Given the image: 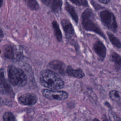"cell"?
Listing matches in <instances>:
<instances>
[{"instance_id":"1","label":"cell","mask_w":121,"mask_h":121,"mask_svg":"<svg viewBox=\"0 0 121 121\" xmlns=\"http://www.w3.org/2000/svg\"><path fill=\"white\" fill-rule=\"evenodd\" d=\"M40 81L43 86L51 89H60L64 86L63 80L51 70L42 71L40 75Z\"/></svg>"},{"instance_id":"2","label":"cell","mask_w":121,"mask_h":121,"mask_svg":"<svg viewBox=\"0 0 121 121\" xmlns=\"http://www.w3.org/2000/svg\"><path fill=\"white\" fill-rule=\"evenodd\" d=\"M81 19L83 27L86 30L95 33L106 40L105 35L96 23L91 10L90 9L85 10L82 14Z\"/></svg>"},{"instance_id":"3","label":"cell","mask_w":121,"mask_h":121,"mask_svg":"<svg viewBox=\"0 0 121 121\" xmlns=\"http://www.w3.org/2000/svg\"><path fill=\"white\" fill-rule=\"evenodd\" d=\"M8 75L9 82L14 86L23 87L26 83V76L23 70L20 68L14 66H9Z\"/></svg>"},{"instance_id":"4","label":"cell","mask_w":121,"mask_h":121,"mask_svg":"<svg viewBox=\"0 0 121 121\" xmlns=\"http://www.w3.org/2000/svg\"><path fill=\"white\" fill-rule=\"evenodd\" d=\"M100 17L103 24L110 30L115 32L117 29V24L115 17L111 11L104 10L100 13Z\"/></svg>"},{"instance_id":"5","label":"cell","mask_w":121,"mask_h":121,"mask_svg":"<svg viewBox=\"0 0 121 121\" xmlns=\"http://www.w3.org/2000/svg\"><path fill=\"white\" fill-rule=\"evenodd\" d=\"M43 96L50 100H63L68 97V94L63 91H55L50 89H43L42 91Z\"/></svg>"},{"instance_id":"6","label":"cell","mask_w":121,"mask_h":121,"mask_svg":"<svg viewBox=\"0 0 121 121\" xmlns=\"http://www.w3.org/2000/svg\"><path fill=\"white\" fill-rule=\"evenodd\" d=\"M3 56L10 60H19L22 58V53L15 47L10 45H5L2 48Z\"/></svg>"},{"instance_id":"7","label":"cell","mask_w":121,"mask_h":121,"mask_svg":"<svg viewBox=\"0 0 121 121\" xmlns=\"http://www.w3.org/2000/svg\"><path fill=\"white\" fill-rule=\"evenodd\" d=\"M18 101L21 104L25 105H32L36 103L37 98L34 94L26 93L19 96Z\"/></svg>"},{"instance_id":"8","label":"cell","mask_w":121,"mask_h":121,"mask_svg":"<svg viewBox=\"0 0 121 121\" xmlns=\"http://www.w3.org/2000/svg\"><path fill=\"white\" fill-rule=\"evenodd\" d=\"M93 49L99 60L103 61L106 55V48L103 42L99 40L96 41L93 45Z\"/></svg>"},{"instance_id":"9","label":"cell","mask_w":121,"mask_h":121,"mask_svg":"<svg viewBox=\"0 0 121 121\" xmlns=\"http://www.w3.org/2000/svg\"><path fill=\"white\" fill-rule=\"evenodd\" d=\"M48 67L60 74L64 75L65 73V64L59 60H54L51 61L48 66Z\"/></svg>"},{"instance_id":"10","label":"cell","mask_w":121,"mask_h":121,"mask_svg":"<svg viewBox=\"0 0 121 121\" xmlns=\"http://www.w3.org/2000/svg\"><path fill=\"white\" fill-rule=\"evenodd\" d=\"M61 24L65 33L66 36L68 39L71 38L75 34L74 28L70 22L66 19H62L61 21Z\"/></svg>"},{"instance_id":"11","label":"cell","mask_w":121,"mask_h":121,"mask_svg":"<svg viewBox=\"0 0 121 121\" xmlns=\"http://www.w3.org/2000/svg\"><path fill=\"white\" fill-rule=\"evenodd\" d=\"M65 72L69 76H72L78 78H82L85 76L84 73L81 69L79 68L74 69L70 66L67 68L65 70Z\"/></svg>"},{"instance_id":"12","label":"cell","mask_w":121,"mask_h":121,"mask_svg":"<svg viewBox=\"0 0 121 121\" xmlns=\"http://www.w3.org/2000/svg\"><path fill=\"white\" fill-rule=\"evenodd\" d=\"M2 69L0 70V91L1 93H8L11 92V88L7 84Z\"/></svg>"},{"instance_id":"13","label":"cell","mask_w":121,"mask_h":121,"mask_svg":"<svg viewBox=\"0 0 121 121\" xmlns=\"http://www.w3.org/2000/svg\"><path fill=\"white\" fill-rule=\"evenodd\" d=\"M47 4L53 12H57L60 10L62 5V0H48Z\"/></svg>"},{"instance_id":"14","label":"cell","mask_w":121,"mask_h":121,"mask_svg":"<svg viewBox=\"0 0 121 121\" xmlns=\"http://www.w3.org/2000/svg\"><path fill=\"white\" fill-rule=\"evenodd\" d=\"M65 8V9L67 10V11L69 14L71 18L73 19V20L75 21V23H76L77 24L78 22V15H77L76 11H75L74 7L73 6H72L67 1H66Z\"/></svg>"},{"instance_id":"15","label":"cell","mask_w":121,"mask_h":121,"mask_svg":"<svg viewBox=\"0 0 121 121\" xmlns=\"http://www.w3.org/2000/svg\"><path fill=\"white\" fill-rule=\"evenodd\" d=\"M52 26L53 28L54 34L58 41L60 42L62 40V35L58 23L54 20L52 22Z\"/></svg>"},{"instance_id":"16","label":"cell","mask_w":121,"mask_h":121,"mask_svg":"<svg viewBox=\"0 0 121 121\" xmlns=\"http://www.w3.org/2000/svg\"><path fill=\"white\" fill-rule=\"evenodd\" d=\"M111 60L118 69L121 68V56L117 52H112L110 55Z\"/></svg>"},{"instance_id":"17","label":"cell","mask_w":121,"mask_h":121,"mask_svg":"<svg viewBox=\"0 0 121 121\" xmlns=\"http://www.w3.org/2000/svg\"><path fill=\"white\" fill-rule=\"evenodd\" d=\"M107 34L108 38L112 44L117 48H121V42L119 39L110 32H107Z\"/></svg>"},{"instance_id":"18","label":"cell","mask_w":121,"mask_h":121,"mask_svg":"<svg viewBox=\"0 0 121 121\" xmlns=\"http://www.w3.org/2000/svg\"><path fill=\"white\" fill-rule=\"evenodd\" d=\"M110 97L118 104L121 102V93L116 91L112 90L109 93Z\"/></svg>"},{"instance_id":"19","label":"cell","mask_w":121,"mask_h":121,"mask_svg":"<svg viewBox=\"0 0 121 121\" xmlns=\"http://www.w3.org/2000/svg\"><path fill=\"white\" fill-rule=\"evenodd\" d=\"M26 4L31 10H37L39 8V6L36 0H26Z\"/></svg>"},{"instance_id":"20","label":"cell","mask_w":121,"mask_h":121,"mask_svg":"<svg viewBox=\"0 0 121 121\" xmlns=\"http://www.w3.org/2000/svg\"><path fill=\"white\" fill-rule=\"evenodd\" d=\"M4 121H16V118L13 114L9 112H6L3 116Z\"/></svg>"},{"instance_id":"21","label":"cell","mask_w":121,"mask_h":121,"mask_svg":"<svg viewBox=\"0 0 121 121\" xmlns=\"http://www.w3.org/2000/svg\"><path fill=\"white\" fill-rule=\"evenodd\" d=\"M69 1L78 6H88V2L86 0H69Z\"/></svg>"},{"instance_id":"22","label":"cell","mask_w":121,"mask_h":121,"mask_svg":"<svg viewBox=\"0 0 121 121\" xmlns=\"http://www.w3.org/2000/svg\"><path fill=\"white\" fill-rule=\"evenodd\" d=\"M110 119L112 121H121V119H120L116 114L113 113H111Z\"/></svg>"},{"instance_id":"23","label":"cell","mask_w":121,"mask_h":121,"mask_svg":"<svg viewBox=\"0 0 121 121\" xmlns=\"http://www.w3.org/2000/svg\"><path fill=\"white\" fill-rule=\"evenodd\" d=\"M111 0H98V1L104 4H107L110 2Z\"/></svg>"},{"instance_id":"24","label":"cell","mask_w":121,"mask_h":121,"mask_svg":"<svg viewBox=\"0 0 121 121\" xmlns=\"http://www.w3.org/2000/svg\"><path fill=\"white\" fill-rule=\"evenodd\" d=\"M43 3H44V4H47L48 3V0H41Z\"/></svg>"},{"instance_id":"25","label":"cell","mask_w":121,"mask_h":121,"mask_svg":"<svg viewBox=\"0 0 121 121\" xmlns=\"http://www.w3.org/2000/svg\"><path fill=\"white\" fill-rule=\"evenodd\" d=\"M2 0H0V6H2Z\"/></svg>"},{"instance_id":"26","label":"cell","mask_w":121,"mask_h":121,"mask_svg":"<svg viewBox=\"0 0 121 121\" xmlns=\"http://www.w3.org/2000/svg\"><path fill=\"white\" fill-rule=\"evenodd\" d=\"M118 104H119V105L120 107H121V102L120 103H119Z\"/></svg>"}]
</instances>
